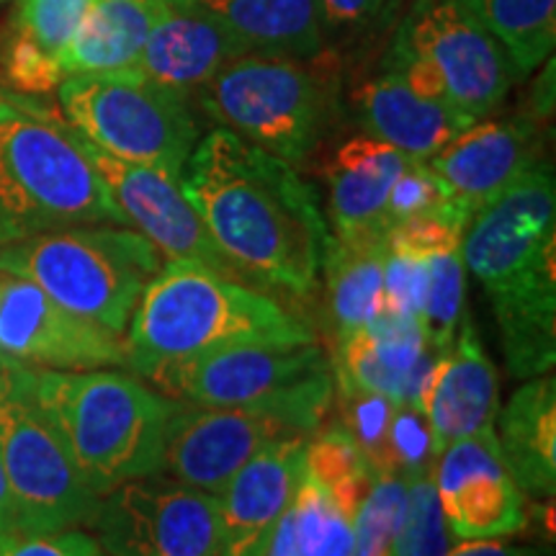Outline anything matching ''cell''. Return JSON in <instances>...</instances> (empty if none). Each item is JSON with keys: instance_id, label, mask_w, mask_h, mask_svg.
<instances>
[{"instance_id": "cell-4", "label": "cell", "mask_w": 556, "mask_h": 556, "mask_svg": "<svg viewBox=\"0 0 556 556\" xmlns=\"http://www.w3.org/2000/svg\"><path fill=\"white\" fill-rule=\"evenodd\" d=\"M16 377L96 497L163 471L165 430L178 402L114 368L54 371L16 364Z\"/></svg>"}, {"instance_id": "cell-30", "label": "cell", "mask_w": 556, "mask_h": 556, "mask_svg": "<svg viewBox=\"0 0 556 556\" xmlns=\"http://www.w3.org/2000/svg\"><path fill=\"white\" fill-rule=\"evenodd\" d=\"M307 475L330 492L348 516H356L374 479V469L340 422L319 430L315 441H307Z\"/></svg>"}, {"instance_id": "cell-41", "label": "cell", "mask_w": 556, "mask_h": 556, "mask_svg": "<svg viewBox=\"0 0 556 556\" xmlns=\"http://www.w3.org/2000/svg\"><path fill=\"white\" fill-rule=\"evenodd\" d=\"M0 556H109L93 536L78 528L58 533H21L0 528Z\"/></svg>"}, {"instance_id": "cell-36", "label": "cell", "mask_w": 556, "mask_h": 556, "mask_svg": "<svg viewBox=\"0 0 556 556\" xmlns=\"http://www.w3.org/2000/svg\"><path fill=\"white\" fill-rule=\"evenodd\" d=\"M93 0H18L13 31L58 58Z\"/></svg>"}, {"instance_id": "cell-23", "label": "cell", "mask_w": 556, "mask_h": 556, "mask_svg": "<svg viewBox=\"0 0 556 556\" xmlns=\"http://www.w3.org/2000/svg\"><path fill=\"white\" fill-rule=\"evenodd\" d=\"M245 47L212 16L189 5H160L137 70L148 78L191 96Z\"/></svg>"}, {"instance_id": "cell-39", "label": "cell", "mask_w": 556, "mask_h": 556, "mask_svg": "<svg viewBox=\"0 0 556 556\" xmlns=\"http://www.w3.org/2000/svg\"><path fill=\"white\" fill-rule=\"evenodd\" d=\"M428 294V263L387 248L384 283H381V315L420 319Z\"/></svg>"}, {"instance_id": "cell-14", "label": "cell", "mask_w": 556, "mask_h": 556, "mask_svg": "<svg viewBox=\"0 0 556 556\" xmlns=\"http://www.w3.org/2000/svg\"><path fill=\"white\" fill-rule=\"evenodd\" d=\"M304 435L276 415L245 407L178 402L165 430L163 471L176 482L217 495L229 477L278 438Z\"/></svg>"}, {"instance_id": "cell-43", "label": "cell", "mask_w": 556, "mask_h": 556, "mask_svg": "<svg viewBox=\"0 0 556 556\" xmlns=\"http://www.w3.org/2000/svg\"><path fill=\"white\" fill-rule=\"evenodd\" d=\"M0 528H13V503L3 462H0Z\"/></svg>"}, {"instance_id": "cell-31", "label": "cell", "mask_w": 556, "mask_h": 556, "mask_svg": "<svg viewBox=\"0 0 556 556\" xmlns=\"http://www.w3.org/2000/svg\"><path fill=\"white\" fill-rule=\"evenodd\" d=\"M325 54L343 65L348 52H361L397 26V0H315Z\"/></svg>"}, {"instance_id": "cell-27", "label": "cell", "mask_w": 556, "mask_h": 556, "mask_svg": "<svg viewBox=\"0 0 556 556\" xmlns=\"http://www.w3.org/2000/svg\"><path fill=\"white\" fill-rule=\"evenodd\" d=\"M160 5L155 0H93L78 31L62 47V75L116 73L137 67Z\"/></svg>"}, {"instance_id": "cell-25", "label": "cell", "mask_w": 556, "mask_h": 556, "mask_svg": "<svg viewBox=\"0 0 556 556\" xmlns=\"http://www.w3.org/2000/svg\"><path fill=\"white\" fill-rule=\"evenodd\" d=\"M212 16L245 52L317 60L325 54L315 0H189Z\"/></svg>"}, {"instance_id": "cell-3", "label": "cell", "mask_w": 556, "mask_h": 556, "mask_svg": "<svg viewBox=\"0 0 556 556\" xmlns=\"http://www.w3.org/2000/svg\"><path fill=\"white\" fill-rule=\"evenodd\" d=\"M315 328L238 276L193 261H163L124 332L127 366L150 368L238 345H309Z\"/></svg>"}, {"instance_id": "cell-42", "label": "cell", "mask_w": 556, "mask_h": 556, "mask_svg": "<svg viewBox=\"0 0 556 556\" xmlns=\"http://www.w3.org/2000/svg\"><path fill=\"white\" fill-rule=\"evenodd\" d=\"M446 556H539V554L531 552V548L503 544V541L469 539V541H462L458 546H451Z\"/></svg>"}, {"instance_id": "cell-7", "label": "cell", "mask_w": 556, "mask_h": 556, "mask_svg": "<svg viewBox=\"0 0 556 556\" xmlns=\"http://www.w3.org/2000/svg\"><path fill=\"white\" fill-rule=\"evenodd\" d=\"M338 88L340 65L330 54L294 60L250 52L227 62L197 93L222 129L299 168L330 129Z\"/></svg>"}, {"instance_id": "cell-6", "label": "cell", "mask_w": 556, "mask_h": 556, "mask_svg": "<svg viewBox=\"0 0 556 556\" xmlns=\"http://www.w3.org/2000/svg\"><path fill=\"white\" fill-rule=\"evenodd\" d=\"M163 255L131 227L83 225L0 242V270L26 278L75 315L124 338Z\"/></svg>"}, {"instance_id": "cell-26", "label": "cell", "mask_w": 556, "mask_h": 556, "mask_svg": "<svg viewBox=\"0 0 556 556\" xmlns=\"http://www.w3.org/2000/svg\"><path fill=\"white\" fill-rule=\"evenodd\" d=\"M387 238L336 240L325 245V309L336 351L381 315Z\"/></svg>"}, {"instance_id": "cell-1", "label": "cell", "mask_w": 556, "mask_h": 556, "mask_svg": "<svg viewBox=\"0 0 556 556\" xmlns=\"http://www.w3.org/2000/svg\"><path fill=\"white\" fill-rule=\"evenodd\" d=\"M178 184L248 283L315 296L330 229L294 165L219 127L199 139Z\"/></svg>"}, {"instance_id": "cell-9", "label": "cell", "mask_w": 556, "mask_h": 556, "mask_svg": "<svg viewBox=\"0 0 556 556\" xmlns=\"http://www.w3.org/2000/svg\"><path fill=\"white\" fill-rule=\"evenodd\" d=\"M381 67L471 122L497 111L520 80L505 47L462 0H413L394 26Z\"/></svg>"}, {"instance_id": "cell-12", "label": "cell", "mask_w": 556, "mask_h": 556, "mask_svg": "<svg viewBox=\"0 0 556 556\" xmlns=\"http://www.w3.org/2000/svg\"><path fill=\"white\" fill-rule=\"evenodd\" d=\"M90 526L109 556H222L217 497L163 475L111 490Z\"/></svg>"}, {"instance_id": "cell-18", "label": "cell", "mask_w": 556, "mask_h": 556, "mask_svg": "<svg viewBox=\"0 0 556 556\" xmlns=\"http://www.w3.org/2000/svg\"><path fill=\"white\" fill-rule=\"evenodd\" d=\"M289 435L263 446L217 492L222 556H258L270 528L307 477V441Z\"/></svg>"}, {"instance_id": "cell-19", "label": "cell", "mask_w": 556, "mask_h": 556, "mask_svg": "<svg viewBox=\"0 0 556 556\" xmlns=\"http://www.w3.org/2000/svg\"><path fill=\"white\" fill-rule=\"evenodd\" d=\"M420 407L428 417L435 456L448 443L495 428L500 374L469 317L458 325L454 345L435 358Z\"/></svg>"}, {"instance_id": "cell-28", "label": "cell", "mask_w": 556, "mask_h": 556, "mask_svg": "<svg viewBox=\"0 0 556 556\" xmlns=\"http://www.w3.org/2000/svg\"><path fill=\"white\" fill-rule=\"evenodd\" d=\"M353 516L309 475L270 528L258 556H351Z\"/></svg>"}, {"instance_id": "cell-21", "label": "cell", "mask_w": 556, "mask_h": 556, "mask_svg": "<svg viewBox=\"0 0 556 556\" xmlns=\"http://www.w3.org/2000/svg\"><path fill=\"white\" fill-rule=\"evenodd\" d=\"M351 111L364 135L377 137L405 157L422 163L448 144L458 131L475 124L448 103L420 96L387 67L353 86Z\"/></svg>"}, {"instance_id": "cell-20", "label": "cell", "mask_w": 556, "mask_h": 556, "mask_svg": "<svg viewBox=\"0 0 556 556\" xmlns=\"http://www.w3.org/2000/svg\"><path fill=\"white\" fill-rule=\"evenodd\" d=\"M435 358L420 319L379 315L338 348L332 377L336 384L384 394L394 405H420Z\"/></svg>"}, {"instance_id": "cell-11", "label": "cell", "mask_w": 556, "mask_h": 556, "mask_svg": "<svg viewBox=\"0 0 556 556\" xmlns=\"http://www.w3.org/2000/svg\"><path fill=\"white\" fill-rule=\"evenodd\" d=\"M0 462L16 531L58 533L90 526L101 497L73 467L58 433L18 381L16 364L0 371Z\"/></svg>"}, {"instance_id": "cell-29", "label": "cell", "mask_w": 556, "mask_h": 556, "mask_svg": "<svg viewBox=\"0 0 556 556\" xmlns=\"http://www.w3.org/2000/svg\"><path fill=\"white\" fill-rule=\"evenodd\" d=\"M484 29L505 47L520 78L552 60L556 0H462Z\"/></svg>"}, {"instance_id": "cell-34", "label": "cell", "mask_w": 556, "mask_h": 556, "mask_svg": "<svg viewBox=\"0 0 556 556\" xmlns=\"http://www.w3.org/2000/svg\"><path fill=\"white\" fill-rule=\"evenodd\" d=\"M451 531L438 500L433 471L407 479V510L389 556H446Z\"/></svg>"}, {"instance_id": "cell-44", "label": "cell", "mask_w": 556, "mask_h": 556, "mask_svg": "<svg viewBox=\"0 0 556 556\" xmlns=\"http://www.w3.org/2000/svg\"><path fill=\"white\" fill-rule=\"evenodd\" d=\"M155 3H165V5H186L189 0H155Z\"/></svg>"}, {"instance_id": "cell-37", "label": "cell", "mask_w": 556, "mask_h": 556, "mask_svg": "<svg viewBox=\"0 0 556 556\" xmlns=\"http://www.w3.org/2000/svg\"><path fill=\"white\" fill-rule=\"evenodd\" d=\"M448 206H454V201H451L446 184L428 168V163L409 160L389 189L387 227L392 229L400 222L443 212Z\"/></svg>"}, {"instance_id": "cell-8", "label": "cell", "mask_w": 556, "mask_h": 556, "mask_svg": "<svg viewBox=\"0 0 556 556\" xmlns=\"http://www.w3.org/2000/svg\"><path fill=\"white\" fill-rule=\"evenodd\" d=\"M142 379L176 402L258 409L304 435L317 433L336 397L332 361L317 343L225 348L155 366Z\"/></svg>"}, {"instance_id": "cell-35", "label": "cell", "mask_w": 556, "mask_h": 556, "mask_svg": "<svg viewBox=\"0 0 556 556\" xmlns=\"http://www.w3.org/2000/svg\"><path fill=\"white\" fill-rule=\"evenodd\" d=\"M336 392L340 397V407H343V428L356 441L374 475L394 471L389 430H392V415L397 405L387 400L384 394L366 392V389L356 387L336 384Z\"/></svg>"}, {"instance_id": "cell-38", "label": "cell", "mask_w": 556, "mask_h": 556, "mask_svg": "<svg viewBox=\"0 0 556 556\" xmlns=\"http://www.w3.org/2000/svg\"><path fill=\"white\" fill-rule=\"evenodd\" d=\"M0 70H3L5 83L24 93H47L65 80L58 58L16 31L5 39L0 50Z\"/></svg>"}, {"instance_id": "cell-32", "label": "cell", "mask_w": 556, "mask_h": 556, "mask_svg": "<svg viewBox=\"0 0 556 556\" xmlns=\"http://www.w3.org/2000/svg\"><path fill=\"white\" fill-rule=\"evenodd\" d=\"M428 263V294L420 312V328L426 343L435 356L454 345L458 325L464 315V294H467V266L462 248L430 255Z\"/></svg>"}, {"instance_id": "cell-2", "label": "cell", "mask_w": 556, "mask_h": 556, "mask_svg": "<svg viewBox=\"0 0 556 556\" xmlns=\"http://www.w3.org/2000/svg\"><path fill=\"white\" fill-rule=\"evenodd\" d=\"M462 258L500 328L513 377L552 374L556 361V184L552 165L526 170L469 219Z\"/></svg>"}, {"instance_id": "cell-10", "label": "cell", "mask_w": 556, "mask_h": 556, "mask_svg": "<svg viewBox=\"0 0 556 556\" xmlns=\"http://www.w3.org/2000/svg\"><path fill=\"white\" fill-rule=\"evenodd\" d=\"M60 109L86 142L127 163L180 178L199 142L191 96L137 67L70 75L58 86Z\"/></svg>"}, {"instance_id": "cell-45", "label": "cell", "mask_w": 556, "mask_h": 556, "mask_svg": "<svg viewBox=\"0 0 556 556\" xmlns=\"http://www.w3.org/2000/svg\"><path fill=\"white\" fill-rule=\"evenodd\" d=\"M11 366V361L3 356V353H0V371H3V368H9Z\"/></svg>"}, {"instance_id": "cell-5", "label": "cell", "mask_w": 556, "mask_h": 556, "mask_svg": "<svg viewBox=\"0 0 556 556\" xmlns=\"http://www.w3.org/2000/svg\"><path fill=\"white\" fill-rule=\"evenodd\" d=\"M83 225H119L83 137L21 96H0V242Z\"/></svg>"}, {"instance_id": "cell-17", "label": "cell", "mask_w": 556, "mask_h": 556, "mask_svg": "<svg viewBox=\"0 0 556 556\" xmlns=\"http://www.w3.org/2000/svg\"><path fill=\"white\" fill-rule=\"evenodd\" d=\"M541 160L539 122L531 114H518L469 124L426 163L446 184L458 212L471 219Z\"/></svg>"}, {"instance_id": "cell-22", "label": "cell", "mask_w": 556, "mask_h": 556, "mask_svg": "<svg viewBox=\"0 0 556 556\" xmlns=\"http://www.w3.org/2000/svg\"><path fill=\"white\" fill-rule=\"evenodd\" d=\"M407 163L400 150L364 131L340 142L325 165L332 238H387L389 189Z\"/></svg>"}, {"instance_id": "cell-33", "label": "cell", "mask_w": 556, "mask_h": 556, "mask_svg": "<svg viewBox=\"0 0 556 556\" xmlns=\"http://www.w3.org/2000/svg\"><path fill=\"white\" fill-rule=\"evenodd\" d=\"M407 510V477L379 471L353 516L351 556H389Z\"/></svg>"}, {"instance_id": "cell-16", "label": "cell", "mask_w": 556, "mask_h": 556, "mask_svg": "<svg viewBox=\"0 0 556 556\" xmlns=\"http://www.w3.org/2000/svg\"><path fill=\"white\" fill-rule=\"evenodd\" d=\"M83 144L96 170L101 173L111 199L127 219V227L148 238L165 261H193L219 274L242 278L208 238L204 222L180 191L178 178L148 165L111 157L86 139Z\"/></svg>"}, {"instance_id": "cell-40", "label": "cell", "mask_w": 556, "mask_h": 556, "mask_svg": "<svg viewBox=\"0 0 556 556\" xmlns=\"http://www.w3.org/2000/svg\"><path fill=\"white\" fill-rule=\"evenodd\" d=\"M389 443H392L394 471H400L402 477L409 479L433 471V438H430L428 417L420 405L394 407Z\"/></svg>"}, {"instance_id": "cell-13", "label": "cell", "mask_w": 556, "mask_h": 556, "mask_svg": "<svg viewBox=\"0 0 556 556\" xmlns=\"http://www.w3.org/2000/svg\"><path fill=\"white\" fill-rule=\"evenodd\" d=\"M0 353L18 366L88 371L124 368L127 345L90 319L75 315L26 278L0 270Z\"/></svg>"}, {"instance_id": "cell-47", "label": "cell", "mask_w": 556, "mask_h": 556, "mask_svg": "<svg viewBox=\"0 0 556 556\" xmlns=\"http://www.w3.org/2000/svg\"><path fill=\"white\" fill-rule=\"evenodd\" d=\"M0 3H5V0H0Z\"/></svg>"}, {"instance_id": "cell-46", "label": "cell", "mask_w": 556, "mask_h": 556, "mask_svg": "<svg viewBox=\"0 0 556 556\" xmlns=\"http://www.w3.org/2000/svg\"><path fill=\"white\" fill-rule=\"evenodd\" d=\"M397 3H400V5H402V0H397Z\"/></svg>"}, {"instance_id": "cell-15", "label": "cell", "mask_w": 556, "mask_h": 556, "mask_svg": "<svg viewBox=\"0 0 556 556\" xmlns=\"http://www.w3.org/2000/svg\"><path fill=\"white\" fill-rule=\"evenodd\" d=\"M433 482L451 536L500 539L528 526L526 495L505 469L495 428L448 443L435 456Z\"/></svg>"}, {"instance_id": "cell-24", "label": "cell", "mask_w": 556, "mask_h": 556, "mask_svg": "<svg viewBox=\"0 0 556 556\" xmlns=\"http://www.w3.org/2000/svg\"><path fill=\"white\" fill-rule=\"evenodd\" d=\"M500 456L523 495L554 497L556 490V379H528L500 409Z\"/></svg>"}]
</instances>
